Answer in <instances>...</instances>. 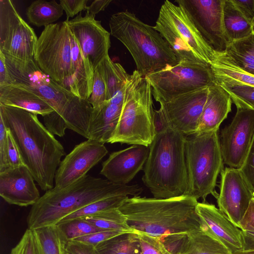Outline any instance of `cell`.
<instances>
[{"label": "cell", "mask_w": 254, "mask_h": 254, "mask_svg": "<svg viewBox=\"0 0 254 254\" xmlns=\"http://www.w3.org/2000/svg\"><path fill=\"white\" fill-rule=\"evenodd\" d=\"M197 203L188 195L170 198L134 196L127 198L119 209L134 232L159 238L201 227L203 224L196 212Z\"/></svg>", "instance_id": "3957f363"}, {"label": "cell", "mask_w": 254, "mask_h": 254, "mask_svg": "<svg viewBox=\"0 0 254 254\" xmlns=\"http://www.w3.org/2000/svg\"><path fill=\"white\" fill-rule=\"evenodd\" d=\"M196 212L203 224L231 254L244 251L242 231L214 205L198 202Z\"/></svg>", "instance_id": "7402d4cb"}, {"label": "cell", "mask_w": 254, "mask_h": 254, "mask_svg": "<svg viewBox=\"0 0 254 254\" xmlns=\"http://www.w3.org/2000/svg\"><path fill=\"white\" fill-rule=\"evenodd\" d=\"M56 225L67 242L103 230L84 218L60 222Z\"/></svg>", "instance_id": "8d00e7d4"}, {"label": "cell", "mask_w": 254, "mask_h": 254, "mask_svg": "<svg viewBox=\"0 0 254 254\" xmlns=\"http://www.w3.org/2000/svg\"><path fill=\"white\" fill-rule=\"evenodd\" d=\"M214 79H226L254 87V75L242 70L218 53L210 64Z\"/></svg>", "instance_id": "4dcf8cb0"}, {"label": "cell", "mask_w": 254, "mask_h": 254, "mask_svg": "<svg viewBox=\"0 0 254 254\" xmlns=\"http://www.w3.org/2000/svg\"><path fill=\"white\" fill-rule=\"evenodd\" d=\"M253 110H254V107L253 108Z\"/></svg>", "instance_id": "6f0895ef"}, {"label": "cell", "mask_w": 254, "mask_h": 254, "mask_svg": "<svg viewBox=\"0 0 254 254\" xmlns=\"http://www.w3.org/2000/svg\"><path fill=\"white\" fill-rule=\"evenodd\" d=\"M39 254H66L67 241L57 225L34 230Z\"/></svg>", "instance_id": "1f68e13d"}, {"label": "cell", "mask_w": 254, "mask_h": 254, "mask_svg": "<svg viewBox=\"0 0 254 254\" xmlns=\"http://www.w3.org/2000/svg\"><path fill=\"white\" fill-rule=\"evenodd\" d=\"M165 39L178 61L210 65L217 53L204 40L184 9L165 0L153 26Z\"/></svg>", "instance_id": "52a82bcc"}, {"label": "cell", "mask_w": 254, "mask_h": 254, "mask_svg": "<svg viewBox=\"0 0 254 254\" xmlns=\"http://www.w3.org/2000/svg\"><path fill=\"white\" fill-rule=\"evenodd\" d=\"M222 54L237 66L254 75V33L229 44Z\"/></svg>", "instance_id": "83f0119b"}, {"label": "cell", "mask_w": 254, "mask_h": 254, "mask_svg": "<svg viewBox=\"0 0 254 254\" xmlns=\"http://www.w3.org/2000/svg\"><path fill=\"white\" fill-rule=\"evenodd\" d=\"M45 126L52 134L60 137L65 134V131L68 128L64 119L56 111L43 117Z\"/></svg>", "instance_id": "b9f144b4"}, {"label": "cell", "mask_w": 254, "mask_h": 254, "mask_svg": "<svg viewBox=\"0 0 254 254\" xmlns=\"http://www.w3.org/2000/svg\"><path fill=\"white\" fill-rule=\"evenodd\" d=\"M142 190L137 185L117 184L87 174L64 189L47 190L32 206L27 217L28 228L34 230L55 225L93 202L117 195L138 196Z\"/></svg>", "instance_id": "7a4b0ae2"}, {"label": "cell", "mask_w": 254, "mask_h": 254, "mask_svg": "<svg viewBox=\"0 0 254 254\" xmlns=\"http://www.w3.org/2000/svg\"><path fill=\"white\" fill-rule=\"evenodd\" d=\"M124 232H129L103 230L79 237L73 240L88 243L96 246L104 241Z\"/></svg>", "instance_id": "ee69618b"}, {"label": "cell", "mask_w": 254, "mask_h": 254, "mask_svg": "<svg viewBox=\"0 0 254 254\" xmlns=\"http://www.w3.org/2000/svg\"><path fill=\"white\" fill-rule=\"evenodd\" d=\"M15 79L12 76L4 55L0 51V87L12 83Z\"/></svg>", "instance_id": "f907efd6"}, {"label": "cell", "mask_w": 254, "mask_h": 254, "mask_svg": "<svg viewBox=\"0 0 254 254\" xmlns=\"http://www.w3.org/2000/svg\"><path fill=\"white\" fill-rule=\"evenodd\" d=\"M7 129L6 148V169L25 165L15 141L10 130L8 128Z\"/></svg>", "instance_id": "60d3db41"}, {"label": "cell", "mask_w": 254, "mask_h": 254, "mask_svg": "<svg viewBox=\"0 0 254 254\" xmlns=\"http://www.w3.org/2000/svg\"><path fill=\"white\" fill-rule=\"evenodd\" d=\"M253 31H254V25L253 26Z\"/></svg>", "instance_id": "9f6ffc18"}, {"label": "cell", "mask_w": 254, "mask_h": 254, "mask_svg": "<svg viewBox=\"0 0 254 254\" xmlns=\"http://www.w3.org/2000/svg\"><path fill=\"white\" fill-rule=\"evenodd\" d=\"M66 254H68V253H67L66 252Z\"/></svg>", "instance_id": "680465c9"}, {"label": "cell", "mask_w": 254, "mask_h": 254, "mask_svg": "<svg viewBox=\"0 0 254 254\" xmlns=\"http://www.w3.org/2000/svg\"><path fill=\"white\" fill-rule=\"evenodd\" d=\"M237 254H254V251H243Z\"/></svg>", "instance_id": "11a10c76"}, {"label": "cell", "mask_w": 254, "mask_h": 254, "mask_svg": "<svg viewBox=\"0 0 254 254\" xmlns=\"http://www.w3.org/2000/svg\"><path fill=\"white\" fill-rule=\"evenodd\" d=\"M242 231L244 251H254V228H249Z\"/></svg>", "instance_id": "f5cc1de1"}, {"label": "cell", "mask_w": 254, "mask_h": 254, "mask_svg": "<svg viewBox=\"0 0 254 254\" xmlns=\"http://www.w3.org/2000/svg\"><path fill=\"white\" fill-rule=\"evenodd\" d=\"M112 0H95L88 6L86 12L95 15L101 11H103L109 5Z\"/></svg>", "instance_id": "db71d44e"}, {"label": "cell", "mask_w": 254, "mask_h": 254, "mask_svg": "<svg viewBox=\"0 0 254 254\" xmlns=\"http://www.w3.org/2000/svg\"><path fill=\"white\" fill-rule=\"evenodd\" d=\"M254 136V110L238 108L231 123L221 131L220 147L223 163L240 169Z\"/></svg>", "instance_id": "5bb4252c"}, {"label": "cell", "mask_w": 254, "mask_h": 254, "mask_svg": "<svg viewBox=\"0 0 254 254\" xmlns=\"http://www.w3.org/2000/svg\"><path fill=\"white\" fill-rule=\"evenodd\" d=\"M87 0H61L60 4L65 12L66 20L82 10H86Z\"/></svg>", "instance_id": "f6af8a7d"}, {"label": "cell", "mask_w": 254, "mask_h": 254, "mask_svg": "<svg viewBox=\"0 0 254 254\" xmlns=\"http://www.w3.org/2000/svg\"><path fill=\"white\" fill-rule=\"evenodd\" d=\"M108 100L106 85L100 64L94 71L92 91L88 101L95 109Z\"/></svg>", "instance_id": "74e56055"}, {"label": "cell", "mask_w": 254, "mask_h": 254, "mask_svg": "<svg viewBox=\"0 0 254 254\" xmlns=\"http://www.w3.org/2000/svg\"><path fill=\"white\" fill-rule=\"evenodd\" d=\"M249 228H254V198L251 200L241 222L240 229L244 230Z\"/></svg>", "instance_id": "816d5d0a"}, {"label": "cell", "mask_w": 254, "mask_h": 254, "mask_svg": "<svg viewBox=\"0 0 254 254\" xmlns=\"http://www.w3.org/2000/svg\"><path fill=\"white\" fill-rule=\"evenodd\" d=\"M208 88L199 89L160 104L170 127L185 136L197 131Z\"/></svg>", "instance_id": "ac0fdd59"}, {"label": "cell", "mask_w": 254, "mask_h": 254, "mask_svg": "<svg viewBox=\"0 0 254 254\" xmlns=\"http://www.w3.org/2000/svg\"><path fill=\"white\" fill-rule=\"evenodd\" d=\"M188 187L185 195L205 202L211 194L216 199L217 177L224 163L218 131L196 132L186 136L185 143Z\"/></svg>", "instance_id": "ba28073f"}, {"label": "cell", "mask_w": 254, "mask_h": 254, "mask_svg": "<svg viewBox=\"0 0 254 254\" xmlns=\"http://www.w3.org/2000/svg\"><path fill=\"white\" fill-rule=\"evenodd\" d=\"M224 0H176L206 42L217 53H224L228 43L223 27Z\"/></svg>", "instance_id": "4fadbf2b"}, {"label": "cell", "mask_w": 254, "mask_h": 254, "mask_svg": "<svg viewBox=\"0 0 254 254\" xmlns=\"http://www.w3.org/2000/svg\"><path fill=\"white\" fill-rule=\"evenodd\" d=\"M66 251L69 254H99L95 246L75 240L67 242Z\"/></svg>", "instance_id": "bcb514c9"}, {"label": "cell", "mask_w": 254, "mask_h": 254, "mask_svg": "<svg viewBox=\"0 0 254 254\" xmlns=\"http://www.w3.org/2000/svg\"><path fill=\"white\" fill-rule=\"evenodd\" d=\"M14 78L27 85L42 97L65 121L67 127L88 139V128L93 108L64 87L41 69L24 76Z\"/></svg>", "instance_id": "30bf717a"}, {"label": "cell", "mask_w": 254, "mask_h": 254, "mask_svg": "<svg viewBox=\"0 0 254 254\" xmlns=\"http://www.w3.org/2000/svg\"><path fill=\"white\" fill-rule=\"evenodd\" d=\"M232 102L229 94L220 85L215 83L209 87L196 132L218 131L231 111Z\"/></svg>", "instance_id": "cb8c5ba5"}, {"label": "cell", "mask_w": 254, "mask_h": 254, "mask_svg": "<svg viewBox=\"0 0 254 254\" xmlns=\"http://www.w3.org/2000/svg\"><path fill=\"white\" fill-rule=\"evenodd\" d=\"M109 27L110 34L128 50L143 77L179 63L161 34L134 13L126 10L113 14Z\"/></svg>", "instance_id": "5b68a950"}, {"label": "cell", "mask_w": 254, "mask_h": 254, "mask_svg": "<svg viewBox=\"0 0 254 254\" xmlns=\"http://www.w3.org/2000/svg\"><path fill=\"white\" fill-rule=\"evenodd\" d=\"M145 78L150 84L154 98L160 104L216 83L210 65L186 62L153 72Z\"/></svg>", "instance_id": "7c38bea8"}, {"label": "cell", "mask_w": 254, "mask_h": 254, "mask_svg": "<svg viewBox=\"0 0 254 254\" xmlns=\"http://www.w3.org/2000/svg\"><path fill=\"white\" fill-rule=\"evenodd\" d=\"M71 40L74 74L68 90L78 97L88 100L92 91L94 72L72 33Z\"/></svg>", "instance_id": "484cf974"}, {"label": "cell", "mask_w": 254, "mask_h": 254, "mask_svg": "<svg viewBox=\"0 0 254 254\" xmlns=\"http://www.w3.org/2000/svg\"><path fill=\"white\" fill-rule=\"evenodd\" d=\"M9 254H39L34 230L27 228Z\"/></svg>", "instance_id": "ab89813d"}, {"label": "cell", "mask_w": 254, "mask_h": 254, "mask_svg": "<svg viewBox=\"0 0 254 254\" xmlns=\"http://www.w3.org/2000/svg\"><path fill=\"white\" fill-rule=\"evenodd\" d=\"M34 179L25 165L0 172V195L8 203L33 205L40 198Z\"/></svg>", "instance_id": "ffe728a7"}, {"label": "cell", "mask_w": 254, "mask_h": 254, "mask_svg": "<svg viewBox=\"0 0 254 254\" xmlns=\"http://www.w3.org/2000/svg\"><path fill=\"white\" fill-rule=\"evenodd\" d=\"M104 144L91 139L76 145L61 161L55 177V188L64 189L76 182L107 154Z\"/></svg>", "instance_id": "e0dca14e"}, {"label": "cell", "mask_w": 254, "mask_h": 254, "mask_svg": "<svg viewBox=\"0 0 254 254\" xmlns=\"http://www.w3.org/2000/svg\"><path fill=\"white\" fill-rule=\"evenodd\" d=\"M95 16L80 12L74 18L67 21L81 53L93 72L109 55L111 46L110 33L102 26Z\"/></svg>", "instance_id": "9a60e30c"}, {"label": "cell", "mask_w": 254, "mask_h": 254, "mask_svg": "<svg viewBox=\"0 0 254 254\" xmlns=\"http://www.w3.org/2000/svg\"><path fill=\"white\" fill-rule=\"evenodd\" d=\"M63 8L56 0H37L28 7L29 22L37 27H44L58 20L63 14Z\"/></svg>", "instance_id": "f546056e"}, {"label": "cell", "mask_w": 254, "mask_h": 254, "mask_svg": "<svg viewBox=\"0 0 254 254\" xmlns=\"http://www.w3.org/2000/svg\"><path fill=\"white\" fill-rule=\"evenodd\" d=\"M7 129L0 117V172L7 168L6 161V148Z\"/></svg>", "instance_id": "c3c4849f"}, {"label": "cell", "mask_w": 254, "mask_h": 254, "mask_svg": "<svg viewBox=\"0 0 254 254\" xmlns=\"http://www.w3.org/2000/svg\"><path fill=\"white\" fill-rule=\"evenodd\" d=\"M153 123L155 135L163 132L170 127L164 113L160 107L158 110L154 111Z\"/></svg>", "instance_id": "681fc988"}, {"label": "cell", "mask_w": 254, "mask_h": 254, "mask_svg": "<svg viewBox=\"0 0 254 254\" xmlns=\"http://www.w3.org/2000/svg\"><path fill=\"white\" fill-rule=\"evenodd\" d=\"M159 239L174 254H231L204 224L188 233L169 235Z\"/></svg>", "instance_id": "44dd1931"}, {"label": "cell", "mask_w": 254, "mask_h": 254, "mask_svg": "<svg viewBox=\"0 0 254 254\" xmlns=\"http://www.w3.org/2000/svg\"><path fill=\"white\" fill-rule=\"evenodd\" d=\"M71 37L66 20L46 26L38 38L34 55L41 70L67 90L74 74Z\"/></svg>", "instance_id": "8fae6325"}, {"label": "cell", "mask_w": 254, "mask_h": 254, "mask_svg": "<svg viewBox=\"0 0 254 254\" xmlns=\"http://www.w3.org/2000/svg\"><path fill=\"white\" fill-rule=\"evenodd\" d=\"M186 136L169 127L149 145L142 180L156 198L185 195L188 187Z\"/></svg>", "instance_id": "277c9868"}, {"label": "cell", "mask_w": 254, "mask_h": 254, "mask_svg": "<svg viewBox=\"0 0 254 254\" xmlns=\"http://www.w3.org/2000/svg\"><path fill=\"white\" fill-rule=\"evenodd\" d=\"M223 22L228 44L246 38L254 33L253 26L230 0H224Z\"/></svg>", "instance_id": "4316f807"}, {"label": "cell", "mask_w": 254, "mask_h": 254, "mask_svg": "<svg viewBox=\"0 0 254 254\" xmlns=\"http://www.w3.org/2000/svg\"><path fill=\"white\" fill-rule=\"evenodd\" d=\"M229 94L237 109H251L254 107V87L226 79H215Z\"/></svg>", "instance_id": "e575fe53"}, {"label": "cell", "mask_w": 254, "mask_h": 254, "mask_svg": "<svg viewBox=\"0 0 254 254\" xmlns=\"http://www.w3.org/2000/svg\"><path fill=\"white\" fill-rule=\"evenodd\" d=\"M240 170L254 196V136L247 156Z\"/></svg>", "instance_id": "7bdbcfd3"}, {"label": "cell", "mask_w": 254, "mask_h": 254, "mask_svg": "<svg viewBox=\"0 0 254 254\" xmlns=\"http://www.w3.org/2000/svg\"><path fill=\"white\" fill-rule=\"evenodd\" d=\"M99 254H142L137 233L124 232L95 246Z\"/></svg>", "instance_id": "f1b7e54d"}, {"label": "cell", "mask_w": 254, "mask_h": 254, "mask_svg": "<svg viewBox=\"0 0 254 254\" xmlns=\"http://www.w3.org/2000/svg\"><path fill=\"white\" fill-rule=\"evenodd\" d=\"M149 152V146L139 144L112 152L103 162L100 174L114 183L127 185L143 169Z\"/></svg>", "instance_id": "d6986e66"}, {"label": "cell", "mask_w": 254, "mask_h": 254, "mask_svg": "<svg viewBox=\"0 0 254 254\" xmlns=\"http://www.w3.org/2000/svg\"><path fill=\"white\" fill-rule=\"evenodd\" d=\"M152 95L148 81L135 70L127 83L120 120L109 143L149 146L155 136Z\"/></svg>", "instance_id": "8992f818"}, {"label": "cell", "mask_w": 254, "mask_h": 254, "mask_svg": "<svg viewBox=\"0 0 254 254\" xmlns=\"http://www.w3.org/2000/svg\"><path fill=\"white\" fill-rule=\"evenodd\" d=\"M219 209L240 229L241 222L254 198L240 169L226 167L221 172Z\"/></svg>", "instance_id": "2e32d148"}, {"label": "cell", "mask_w": 254, "mask_h": 254, "mask_svg": "<svg viewBox=\"0 0 254 254\" xmlns=\"http://www.w3.org/2000/svg\"><path fill=\"white\" fill-rule=\"evenodd\" d=\"M0 117L19 150L25 165L43 190L54 188L56 171L65 152L37 115L0 104Z\"/></svg>", "instance_id": "6da1fadb"}, {"label": "cell", "mask_w": 254, "mask_h": 254, "mask_svg": "<svg viewBox=\"0 0 254 254\" xmlns=\"http://www.w3.org/2000/svg\"><path fill=\"white\" fill-rule=\"evenodd\" d=\"M246 19L254 25V0H230Z\"/></svg>", "instance_id": "7dc6e473"}, {"label": "cell", "mask_w": 254, "mask_h": 254, "mask_svg": "<svg viewBox=\"0 0 254 254\" xmlns=\"http://www.w3.org/2000/svg\"><path fill=\"white\" fill-rule=\"evenodd\" d=\"M129 196L117 195L95 201L67 215L59 222L78 218H85L104 210L119 208L123 202Z\"/></svg>", "instance_id": "d590c367"}, {"label": "cell", "mask_w": 254, "mask_h": 254, "mask_svg": "<svg viewBox=\"0 0 254 254\" xmlns=\"http://www.w3.org/2000/svg\"><path fill=\"white\" fill-rule=\"evenodd\" d=\"M14 79L15 81L12 83L0 87V104L22 109L42 117L54 111L52 107L28 85Z\"/></svg>", "instance_id": "603a6c76"}, {"label": "cell", "mask_w": 254, "mask_h": 254, "mask_svg": "<svg viewBox=\"0 0 254 254\" xmlns=\"http://www.w3.org/2000/svg\"><path fill=\"white\" fill-rule=\"evenodd\" d=\"M123 104L109 100L100 107L93 108L87 139L109 143L118 124Z\"/></svg>", "instance_id": "d4e9b609"}, {"label": "cell", "mask_w": 254, "mask_h": 254, "mask_svg": "<svg viewBox=\"0 0 254 254\" xmlns=\"http://www.w3.org/2000/svg\"><path fill=\"white\" fill-rule=\"evenodd\" d=\"M38 38L10 0H0V51L20 76L40 70L34 60Z\"/></svg>", "instance_id": "9c48e42d"}, {"label": "cell", "mask_w": 254, "mask_h": 254, "mask_svg": "<svg viewBox=\"0 0 254 254\" xmlns=\"http://www.w3.org/2000/svg\"><path fill=\"white\" fill-rule=\"evenodd\" d=\"M105 81L108 100L121 90L128 80V74L123 66L111 60L108 55L100 64Z\"/></svg>", "instance_id": "d6a6232c"}, {"label": "cell", "mask_w": 254, "mask_h": 254, "mask_svg": "<svg viewBox=\"0 0 254 254\" xmlns=\"http://www.w3.org/2000/svg\"><path fill=\"white\" fill-rule=\"evenodd\" d=\"M84 218L102 230L134 232L128 226L125 216L117 208L101 211Z\"/></svg>", "instance_id": "836d02e7"}, {"label": "cell", "mask_w": 254, "mask_h": 254, "mask_svg": "<svg viewBox=\"0 0 254 254\" xmlns=\"http://www.w3.org/2000/svg\"><path fill=\"white\" fill-rule=\"evenodd\" d=\"M137 233L142 254H174L167 248L159 238L142 233Z\"/></svg>", "instance_id": "f35d334b"}]
</instances>
